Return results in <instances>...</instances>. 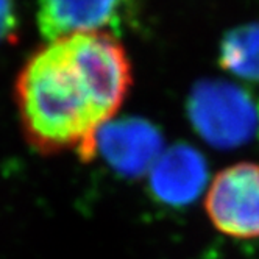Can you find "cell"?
Here are the masks:
<instances>
[{"label": "cell", "mask_w": 259, "mask_h": 259, "mask_svg": "<svg viewBox=\"0 0 259 259\" xmlns=\"http://www.w3.org/2000/svg\"><path fill=\"white\" fill-rule=\"evenodd\" d=\"M162 152V135L144 119L109 120L97 135V153L123 177H141L150 172Z\"/></svg>", "instance_id": "5"}, {"label": "cell", "mask_w": 259, "mask_h": 259, "mask_svg": "<svg viewBox=\"0 0 259 259\" xmlns=\"http://www.w3.org/2000/svg\"><path fill=\"white\" fill-rule=\"evenodd\" d=\"M208 162L195 147L175 144L165 149L149 172L152 197L164 206L194 203L208 184Z\"/></svg>", "instance_id": "6"}, {"label": "cell", "mask_w": 259, "mask_h": 259, "mask_svg": "<svg viewBox=\"0 0 259 259\" xmlns=\"http://www.w3.org/2000/svg\"><path fill=\"white\" fill-rule=\"evenodd\" d=\"M36 21L47 42L80 33H120L136 0H36Z\"/></svg>", "instance_id": "4"}, {"label": "cell", "mask_w": 259, "mask_h": 259, "mask_svg": "<svg viewBox=\"0 0 259 259\" xmlns=\"http://www.w3.org/2000/svg\"><path fill=\"white\" fill-rule=\"evenodd\" d=\"M219 63L233 77L259 84V22L227 31L220 42Z\"/></svg>", "instance_id": "7"}, {"label": "cell", "mask_w": 259, "mask_h": 259, "mask_svg": "<svg viewBox=\"0 0 259 259\" xmlns=\"http://www.w3.org/2000/svg\"><path fill=\"white\" fill-rule=\"evenodd\" d=\"M205 211L217 231L233 239L259 237V164L242 161L211 181Z\"/></svg>", "instance_id": "3"}, {"label": "cell", "mask_w": 259, "mask_h": 259, "mask_svg": "<svg viewBox=\"0 0 259 259\" xmlns=\"http://www.w3.org/2000/svg\"><path fill=\"white\" fill-rule=\"evenodd\" d=\"M188 116L197 135L215 149H236L259 132V103L242 86L224 80L197 83Z\"/></svg>", "instance_id": "2"}, {"label": "cell", "mask_w": 259, "mask_h": 259, "mask_svg": "<svg viewBox=\"0 0 259 259\" xmlns=\"http://www.w3.org/2000/svg\"><path fill=\"white\" fill-rule=\"evenodd\" d=\"M17 31V11L14 0H0V46L10 42Z\"/></svg>", "instance_id": "8"}, {"label": "cell", "mask_w": 259, "mask_h": 259, "mask_svg": "<svg viewBox=\"0 0 259 259\" xmlns=\"http://www.w3.org/2000/svg\"><path fill=\"white\" fill-rule=\"evenodd\" d=\"M133 83L117 36L80 33L36 50L16 78L14 99L27 142L42 155H97L100 128L116 116Z\"/></svg>", "instance_id": "1"}]
</instances>
